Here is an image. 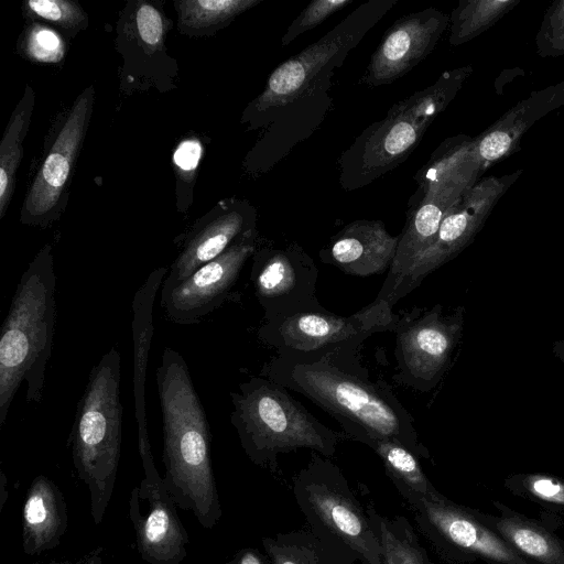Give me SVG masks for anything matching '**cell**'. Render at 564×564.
I'll return each mask as SVG.
<instances>
[{"label": "cell", "instance_id": "obj_1", "mask_svg": "<svg viewBox=\"0 0 564 564\" xmlns=\"http://www.w3.org/2000/svg\"><path fill=\"white\" fill-rule=\"evenodd\" d=\"M263 377L293 390L332 415L345 437L393 440L417 457H429L413 417L386 382H373L357 354H330L316 359L274 356Z\"/></svg>", "mask_w": 564, "mask_h": 564}, {"label": "cell", "instance_id": "obj_2", "mask_svg": "<svg viewBox=\"0 0 564 564\" xmlns=\"http://www.w3.org/2000/svg\"><path fill=\"white\" fill-rule=\"evenodd\" d=\"M163 422L164 484L175 505L205 529L220 520L212 467V434L184 357L165 347L156 370Z\"/></svg>", "mask_w": 564, "mask_h": 564}, {"label": "cell", "instance_id": "obj_3", "mask_svg": "<svg viewBox=\"0 0 564 564\" xmlns=\"http://www.w3.org/2000/svg\"><path fill=\"white\" fill-rule=\"evenodd\" d=\"M56 275L50 247L42 249L20 278L0 335V426L24 381L26 401L39 403L56 322Z\"/></svg>", "mask_w": 564, "mask_h": 564}, {"label": "cell", "instance_id": "obj_4", "mask_svg": "<svg viewBox=\"0 0 564 564\" xmlns=\"http://www.w3.org/2000/svg\"><path fill=\"white\" fill-rule=\"evenodd\" d=\"M473 70L466 65L443 72L432 85L398 101L383 119L368 126L338 158L340 187L351 192L368 186L403 163Z\"/></svg>", "mask_w": 564, "mask_h": 564}, {"label": "cell", "instance_id": "obj_5", "mask_svg": "<svg viewBox=\"0 0 564 564\" xmlns=\"http://www.w3.org/2000/svg\"><path fill=\"white\" fill-rule=\"evenodd\" d=\"M120 352L111 347L88 376L69 433L73 464L88 489L96 524L101 522L110 502L120 458Z\"/></svg>", "mask_w": 564, "mask_h": 564}, {"label": "cell", "instance_id": "obj_6", "mask_svg": "<svg viewBox=\"0 0 564 564\" xmlns=\"http://www.w3.org/2000/svg\"><path fill=\"white\" fill-rule=\"evenodd\" d=\"M230 397V422L257 465L273 466L278 455L299 448L330 457L345 437L322 424L286 388L263 376L240 383Z\"/></svg>", "mask_w": 564, "mask_h": 564}, {"label": "cell", "instance_id": "obj_7", "mask_svg": "<svg viewBox=\"0 0 564 564\" xmlns=\"http://www.w3.org/2000/svg\"><path fill=\"white\" fill-rule=\"evenodd\" d=\"M484 169L467 134L445 139L416 172L395 257L377 297L390 292L411 263L434 240L448 210L480 180Z\"/></svg>", "mask_w": 564, "mask_h": 564}, {"label": "cell", "instance_id": "obj_8", "mask_svg": "<svg viewBox=\"0 0 564 564\" xmlns=\"http://www.w3.org/2000/svg\"><path fill=\"white\" fill-rule=\"evenodd\" d=\"M398 2L368 0L361 3L318 41L280 64L243 111L242 121L250 129H262L286 105L332 86L335 72L348 54Z\"/></svg>", "mask_w": 564, "mask_h": 564}, {"label": "cell", "instance_id": "obj_9", "mask_svg": "<svg viewBox=\"0 0 564 564\" xmlns=\"http://www.w3.org/2000/svg\"><path fill=\"white\" fill-rule=\"evenodd\" d=\"M294 494L311 524L362 564H384L380 541L366 511L336 465L313 453L294 480Z\"/></svg>", "mask_w": 564, "mask_h": 564}, {"label": "cell", "instance_id": "obj_10", "mask_svg": "<svg viewBox=\"0 0 564 564\" xmlns=\"http://www.w3.org/2000/svg\"><path fill=\"white\" fill-rule=\"evenodd\" d=\"M398 318L391 308L373 301L349 316L322 308L263 322L258 338L278 355L301 359L357 354L372 334L394 330Z\"/></svg>", "mask_w": 564, "mask_h": 564}, {"label": "cell", "instance_id": "obj_11", "mask_svg": "<svg viewBox=\"0 0 564 564\" xmlns=\"http://www.w3.org/2000/svg\"><path fill=\"white\" fill-rule=\"evenodd\" d=\"M521 174L522 170H517L510 174L481 177L448 210L432 243L415 258L390 292L375 301L392 310L430 273L456 257L473 241L497 203Z\"/></svg>", "mask_w": 564, "mask_h": 564}, {"label": "cell", "instance_id": "obj_12", "mask_svg": "<svg viewBox=\"0 0 564 564\" xmlns=\"http://www.w3.org/2000/svg\"><path fill=\"white\" fill-rule=\"evenodd\" d=\"M462 328L458 314L445 315L436 304L414 306L400 315L394 328V380L420 392L433 389L443 376Z\"/></svg>", "mask_w": 564, "mask_h": 564}, {"label": "cell", "instance_id": "obj_13", "mask_svg": "<svg viewBox=\"0 0 564 564\" xmlns=\"http://www.w3.org/2000/svg\"><path fill=\"white\" fill-rule=\"evenodd\" d=\"M251 259L250 280L263 322L324 308L316 297L318 269L301 245H258Z\"/></svg>", "mask_w": 564, "mask_h": 564}, {"label": "cell", "instance_id": "obj_14", "mask_svg": "<svg viewBox=\"0 0 564 564\" xmlns=\"http://www.w3.org/2000/svg\"><path fill=\"white\" fill-rule=\"evenodd\" d=\"M257 230L248 232L183 281L162 289L161 306L167 318L180 325L196 324L229 300L246 262L257 249Z\"/></svg>", "mask_w": 564, "mask_h": 564}, {"label": "cell", "instance_id": "obj_15", "mask_svg": "<svg viewBox=\"0 0 564 564\" xmlns=\"http://www.w3.org/2000/svg\"><path fill=\"white\" fill-rule=\"evenodd\" d=\"M142 469L144 477L129 497L138 552L149 564H181L187 555V531L155 464Z\"/></svg>", "mask_w": 564, "mask_h": 564}, {"label": "cell", "instance_id": "obj_16", "mask_svg": "<svg viewBox=\"0 0 564 564\" xmlns=\"http://www.w3.org/2000/svg\"><path fill=\"white\" fill-rule=\"evenodd\" d=\"M449 25V15L434 7L400 17L382 35L359 84L369 88L403 77L427 57Z\"/></svg>", "mask_w": 564, "mask_h": 564}, {"label": "cell", "instance_id": "obj_17", "mask_svg": "<svg viewBox=\"0 0 564 564\" xmlns=\"http://www.w3.org/2000/svg\"><path fill=\"white\" fill-rule=\"evenodd\" d=\"M408 499L422 532L459 549L507 564L525 562L502 540L467 512L449 503L438 492L420 496L402 492Z\"/></svg>", "mask_w": 564, "mask_h": 564}, {"label": "cell", "instance_id": "obj_18", "mask_svg": "<svg viewBox=\"0 0 564 564\" xmlns=\"http://www.w3.org/2000/svg\"><path fill=\"white\" fill-rule=\"evenodd\" d=\"M257 212L248 202L230 200L196 228L171 264L162 289L183 281L198 268L223 254L250 231L257 230Z\"/></svg>", "mask_w": 564, "mask_h": 564}, {"label": "cell", "instance_id": "obj_19", "mask_svg": "<svg viewBox=\"0 0 564 564\" xmlns=\"http://www.w3.org/2000/svg\"><path fill=\"white\" fill-rule=\"evenodd\" d=\"M399 235L388 232L379 219H357L344 226L319 252L323 263L346 274L367 278L389 272Z\"/></svg>", "mask_w": 564, "mask_h": 564}, {"label": "cell", "instance_id": "obj_20", "mask_svg": "<svg viewBox=\"0 0 564 564\" xmlns=\"http://www.w3.org/2000/svg\"><path fill=\"white\" fill-rule=\"evenodd\" d=\"M332 86L322 87L280 109L262 128L253 149L258 172H267L282 161L295 145L306 140L323 123L333 107Z\"/></svg>", "mask_w": 564, "mask_h": 564}, {"label": "cell", "instance_id": "obj_21", "mask_svg": "<svg viewBox=\"0 0 564 564\" xmlns=\"http://www.w3.org/2000/svg\"><path fill=\"white\" fill-rule=\"evenodd\" d=\"M561 107H564V79L531 91L474 137L475 151L484 171L519 151L524 133Z\"/></svg>", "mask_w": 564, "mask_h": 564}, {"label": "cell", "instance_id": "obj_22", "mask_svg": "<svg viewBox=\"0 0 564 564\" xmlns=\"http://www.w3.org/2000/svg\"><path fill=\"white\" fill-rule=\"evenodd\" d=\"M90 104V90L75 101L31 186L24 204L25 213L42 216L59 199L84 137Z\"/></svg>", "mask_w": 564, "mask_h": 564}, {"label": "cell", "instance_id": "obj_23", "mask_svg": "<svg viewBox=\"0 0 564 564\" xmlns=\"http://www.w3.org/2000/svg\"><path fill=\"white\" fill-rule=\"evenodd\" d=\"M166 274V268L153 270L137 290L132 300L133 397L134 416L138 426V451L141 463L154 460L148 433L145 379L154 333V301Z\"/></svg>", "mask_w": 564, "mask_h": 564}, {"label": "cell", "instance_id": "obj_24", "mask_svg": "<svg viewBox=\"0 0 564 564\" xmlns=\"http://www.w3.org/2000/svg\"><path fill=\"white\" fill-rule=\"evenodd\" d=\"M67 528V510L57 486L46 476L35 477L22 510V546L26 555L56 547Z\"/></svg>", "mask_w": 564, "mask_h": 564}, {"label": "cell", "instance_id": "obj_25", "mask_svg": "<svg viewBox=\"0 0 564 564\" xmlns=\"http://www.w3.org/2000/svg\"><path fill=\"white\" fill-rule=\"evenodd\" d=\"M522 0H459L449 14V36L452 46L463 45L479 36Z\"/></svg>", "mask_w": 564, "mask_h": 564}, {"label": "cell", "instance_id": "obj_26", "mask_svg": "<svg viewBox=\"0 0 564 564\" xmlns=\"http://www.w3.org/2000/svg\"><path fill=\"white\" fill-rule=\"evenodd\" d=\"M360 443L381 458L387 473L401 492L429 496L437 492L420 465L419 457L404 445L389 438L367 437Z\"/></svg>", "mask_w": 564, "mask_h": 564}, {"label": "cell", "instance_id": "obj_27", "mask_svg": "<svg viewBox=\"0 0 564 564\" xmlns=\"http://www.w3.org/2000/svg\"><path fill=\"white\" fill-rule=\"evenodd\" d=\"M366 512L380 541L384 564H429L405 519H388L373 508H368Z\"/></svg>", "mask_w": 564, "mask_h": 564}, {"label": "cell", "instance_id": "obj_28", "mask_svg": "<svg viewBox=\"0 0 564 564\" xmlns=\"http://www.w3.org/2000/svg\"><path fill=\"white\" fill-rule=\"evenodd\" d=\"M32 95L22 99L13 113L0 145V218L11 200L18 166L22 156V140L32 110Z\"/></svg>", "mask_w": 564, "mask_h": 564}, {"label": "cell", "instance_id": "obj_29", "mask_svg": "<svg viewBox=\"0 0 564 564\" xmlns=\"http://www.w3.org/2000/svg\"><path fill=\"white\" fill-rule=\"evenodd\" d=\"M261 0H184L175 2L183 26L205 29L224 25Z\"/></svg>", "mask_w": 564, "mask_h": 564}, {"label": "cell", "instance_id": "obj_30", "mask_svg": "<svg viewBox=\"0 0 564 564\" xmlns=\"http://www.w3.org/2000/svg\"><path fill=\"white\" fill-rule=\"evenodd\" d=\"M498 530L520 551L546 564H564V553L546 532L516 519H503Z\"/></svg>", "mask_w": 564, "mask_h": 564}, {"label": "cell", "instance_id": "obj_31", "mask_svg": "<svg viewBox=\"0 0 564 564\" xmlns=\"http://www.w3.org/2000/svg\"><path fill=\"white\" fill-rule=\"evenodd\" d=\"M264 549L272 564H335L318 540L306 534L264 539Z\"/></svg>", "mask_w": 564, "mask_h": 564}, {"label": "cell", "instance_id": "obj_32", "mask_svg": "<svg viewBox=\"0 0 564 564\" xmlns=\"http://www.w3.org/2000/svg\"><path fill=\"white\" fill-rule=\"evenodd\" d=\"M535 47L543 58L564 55V0L553 1L545 10L535 35Z\"/></svg>", "mask_w": 564, "mask_h": 564}, {"label": "cell", "instance_id": "obj_33", "mask_svg": "<svg viewBox=\"0 0 564 564\" xmlns=\"http://www.w3.org/2000/svg\"><path fill=\"white\" fill-rule=\"evenodd\" d=\"M354 0H313L291 22L281 39V45L288 46L302 33L322 24L334 13L351 4Z\"/></svg>", "mask_w": 564, "mask_h": 564}, {"label": "cell", "instance_id": "obj_34", "mask_svg": "<svg viewBox=\"0 0 564 564\" xmlns=\"http://www.w3.org/2000/svg\"><path fill=\"white\" fill-rule=\"evenodd\" d=\"M24 52L33 61L56 63L64 56V42L53 29L33 24L24 37Z\"/></svg>", "mask_w": 564, "mask_h": 564}, {"label": "cell", "instance_id": "obj_35", "mask_svg": "<svg viewBox=\"0 0 564 564\" xmlns=\"http://www.w3.org/2000/svg\"><path fill=\"white\" fill-rule=\"evenodd\" d=\"M25 8L32 14L64 28L78 25L85 18L80 7L66 0H30Z\"/></svg>", "mask_w": 564, "mask_h": 564}, {"label": "cell", "instance_id": "obj_36", "mask_svg": "<svg viewBox=\"0 0 564 564\" xmlns=\"http://www.w3.org/2000/svg\"><path fill=\"white\" fill-rule=\"evenodd\" d=\"M135 28L140 40L150 52L163 44L165 23L160 11L150 3L142 2L135 11Z\"/></svg>", "mask_w": 564, "mask_h": 564}, {"label": "cell", "instance_id": "obj_37", "mask_svg": "<svg viewBox=\"0 0 564 564\" xmlns=\"http://www.w3.org/2000/svg\"><path fill=\"white\" fill-rule=\"evenodd\" d=\"M531 491L543 500L564 503V485L556 479L535 476L530 479Z\"/></svg>", "mask_w": 564, "mask_h": 564}, {"label": "cell", "instance_id": "obj_38", "mask_svg": "<svg viewBox=\"0 0 564 564\" xmlns=\"http://www.w3.org/2000/svg\"><path fill=\"white\" fill-rule=\"evenodd\" d=\"M202 147L196 140L183 141L174 153V162L182 171H193L200 159Z\"/></svg>", "mask_w": 564, "mask_h": 564}, {"label": "cell", "instance_id": "obj_39", "mask_svg": "<svg viewBox=\"0 0 564 564\" xmlns=\"http://www.w3.org/2000/svg\"><path fill=\"white\" fill-rule=\"evenodd\" d=\"M70 564H104L99 551H95L78 563Z\"/></svg>", "mask_w": 564, "mask_h": 564}]
</instances>
